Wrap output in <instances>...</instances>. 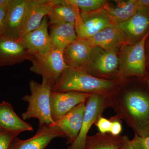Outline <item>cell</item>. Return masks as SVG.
Wrapping results in <instances>:
<instances>
[{
  "label": "cell",
  "instance_id": "44dd1931",
  "mask_svg": "<svg viewBox=\"0 0 149 149\" xmlns=\"http://www.w3.org/2000/svg\"><path fill=\"white\" fill-rule=\"evenodd\" d=\"M51 42L54 49L64 51L77 39L74 25L70 23L53 24L49 26Z\"/></svg>",
  "mask_w": 149,
  "mask_h": 149
},
{
  "label": "cell",
  "instance_id": "4dcf8cb0",
  "mask_svg": "<svg viewBox=\"0 0 149 149\" xmlns=\"http://www.w3.org/2000/svg\"><path fill=\"white\" fill-rule=\"evenodd\" d=\"M13 1V0H0V7L5 9L7 11Z\"/></svg>",
  "mask_w": 149,
  "mask_h": 149
},
{
  "label": "cell",
  "instance_id": "6da1fadb",
  "mask_svg": "<svg viewBox=\"0 0 149 149\" xmlns=\"http://www.w3.org/2000/svg\"><path fill=\"white\" fill-rule=\"evenodd\" d=\"M109 97L116 116L124 120L136 135L149 136V88L145 79L142 84L118 94L111 93Z\"/></svg>",
  "mask_w": 149,
  "mask_h": 149
},
{
  "label": "cell",
  "instance_id": "5b68a950",
  "mask_svg": "<svg viewBox=\"0 0 149 149\" xmlns=\"http://www.w3.org/2000/svg\"><path fill=\"white\" fill-rule=\"evenodd\" d=\"M111 107L109 95L94 93L86 100L82 128L79 135L67 149H84L89 130L105 110Z\"/></svg>",
  "mask_w": 149,
  "mask_h": 149
},
{
  "label": "cell",
  "instance_id": "52a82bcc",
  "mask_svg": "<svg viewBox=\"0 0 149 149\" xmlns=\"http://www.w3.org/2000/svg\"><path fill=\"white\" fill-rule=\"evenodd\" d=\"M70 6L75 12L74 27L77 38L87 39L105 28L116 25L98 10L80 12L76 7Z\"/></svg>",
  "mask_w": 149,
  "mask_h": 149
},
{
  "label": "cell",
  "instance_id": "4316f807",
  "mask_svg": "<svg viewBox=\"0 0 149 149\" xmlns=\"http://www.w3.org/2000/svg\"><path fill=\"white\" fill-rule=\"evenodd\" d=\"M95 124L99 129L100 133L103 134L109 133L111 125V120L107 119L101 116Z\"/></svg>",
  "mask_w": 149,
  "mask_h": 149
},
{
  "label": "cell",
  "instance_id": "5bb4252c",
  "mask_svg": "<svg viewBox=\"0 0 149 149\" xmlns=\"http://www.w3.org/2000/svg\"><path fill=\"white\" fill-rule=\"evenodd\" d=\"M93 49L87 39L77 38L63 51L65 64L68 67L83 70L90 63Z\"/></svg>",
  "mask_w": 149,
  "mask_h": 149
},
{
  "label": "cell",
  "instance_id": "277c9868",
  "mask_svg": "<svg viewBox=\"0 0 149 149\" xmlns=\"http://www.w3.org/2000/svg\"><path fill=\"white\" fill-rule=\"evenodd\" d=\"M149 35V32L138 42L127 45L123 48L119 59L120 76L145 77L147 69L146 44Z\"/></svg>",
  "mask_w": 149,
  "mask_h": 149
},
{
  "label": "cell",
  "instance_id": "9c48e42d",
  "mask_svg": "<svg viewBox=\"0 0 149 149\" xmlns=\"http://www.w3.org/2000/svg\"><path fill=\"white\" fill-rule=\"evenodd\" d=\"M49 27L48 17L46 16L39 27L19 39L30 55L44 54L53 49Z\"/></svg>",
  "mask_w": 149,
  "mask_h": 149
},
{
  "label": "cell",
  "instance_id": "603a6c76",
  "mask_svg": "<svg viewBox=\"0 0 149 149\" xmlns=\"http://www.w3.org/2000/svg\"><path fill=\"white\" fill-rule=\"evenodd\" d=\"M47 17L49 26L65 23L74 25L75 24L74 8L68 5L56 4L53 3Z\"/></svg>",
  "mask_w": 149,
  "mask_h": 149
},
{
  "label": "cell",
  "instance_id": "e0dca14e",
  "mask_svg": "<svg viewBox=\"0 0 149 149\" xmlns=\"http://www.w3.org/2000/svg\"><path fill=\"white\" fill-rule=\"evenodd\" d=\"M87 40L93 47H98L105 50L129 44L128 38L117 25L105 28Z\"/></svg>",
  "mask_w": 149,
  "mask_h": 149
},
{
  "label": "cell",
  "instance_id": "ffe728a7",
  "mask_svg": "<svg viewBox=\"0 0 149 149\" xmlns=\"http://www.w3.org/2000/svg\"><path fill=\"white\" fill-rule=\"evenodd\" d=\"M116 6H111L107 3L104 6L97 10L107 17L115 24L129 19L137 12L139 8L137 0L118 1Z\"/></svg>",
  "mask_w": 149,
  "mask_h": 149
},
{
  "label": "cell",
  "instance_id": "f1b7e54d",
  "mask_svg": "<svg viewBox=\"0 0 149 149\" xmlns=\"http://www.w3.org/2000/svg\"><path fill=\"white\" fill-rule=\"evenodd\" d=\"M119 149H135L133 148L131 140L127 136H122V141Z\"/></svg>",
  "mask_w": 149,
  "mask_h": 149
},
{
  "label": "cell",
  "instance_id": "7c38bea8",
  "mask_svg": "<svg viewBox=\"0 0 149 149\" xmlns=\"http://www.w3.org/2000/svg\"><path fill=\"white\" fill-rule=\"evenodd\" d=\"M65 138L59 128L52 125L39 126L35 136L27 140H21L17 137L10 149H45L53 139Z\"/></svg>",
  "mask_w": 149,
  "mask_h": 149
},
{
  "label": "cell",
  "instance_id": "ac0fdd59",
  "mask_svg": "<svg viewBox=\"0 0 149 149\" xmlns=\"http://www.w3.org/2000/svg\"><path fill=\"white\" fill-rule=\"evenodd\" d=\"M52 0H30L29 10L19 39L39 27L47 16L53 5Z\"/></svg>",
  "mask_w": 149,
  "mask_h": 149
},
{
  "label": "cell",
  "instance_id": "d6986e66",
  "mask_svg": "<svg viewBox=\"0 0 149 149\" xmlns=\"http://www.w3.org/2000/svg\"><path fill=\"white\" fill-rule=\"evenodd\" d=\"M0 128L17 135L24 131H33L31 124L19 117L12 105L5 101L0 103Z\"/></svg>",
  "mask_w": 149,
  "mask_h": 149
},
{
  "label": "cell",
  "instance_id": "7402d4cb",
  "mask_svg": "<svg viewBox=\"0 0 149 149\" xmlns=\"http://www.w3.org/2000/svg\"><path fill=\"white\" fill-rule=\"evenodd\" d=\"M122 136H114L109 133L99 132L87 136L84 149H119Z\"/></svg>",
  "mask_w": 149,
  "mask_h": 149
},
{
  "label": "cell",
  "instance_id": "30bf717a",
  "mask_svg": "<svg viewBox=\"0 0 149 149\" xmlns=\"http://www.w3.org/2000/svg\"><path fill=\"white\" fill-rule=\"evenodd\" d=\"M91 95L76 92L52 91L50 103L52 119L54 122L58 120L77 105L86 101Z\"/></svg>",
  "mask_w": 149,
  "mask_h": 149
},
{
  "label": "cell",
  "instance_id": "8992f818",
  "mask_svg": "<svg viewBox=\"0 0 149 149\" xmlns=\"http://www.w3.org/2000/svg\"><path fill=\"white\" fill-rule=\"evenodd\" d=\"M63 51L53 49L48 53L30 55L31 72L49 80L54 84L68 67L65 62Z\"/></svg>",
  "mask_w": 149,
  "mask_h": 149
},
{
  "label": "cell",
  "instance_id": "ba28073f",
  "mask_svg": "<svg viewBox=\"0 0 149 149\" xmlns=\"http://www.w3.org/2000/svg\"><path fill=\"white\" fill-rule=\"evenodd\" d=\"M30 0H13L7 11L2 36L19 39L29 10Z\"/></svg>",
  "mask_w": 149,
  "mask_h": 149
},
{
  "label": "cell",
  "instance_id": "cb8c5ba5",
  "mask_svg": "<svg viewBox=\"0 0 149 149\" xmlns=\"http://www.w3.org/2000/svg\"><path fill=\"white\" fill-rule=\"evenodd\" d=\"M53 2L56 4L74 6L84 13L99 10L107 3L104 0H53Z\"/></svg>",
  "mask_w": 149,
  "mask_h": 149
},
{
  "label": "cell",
  "instance_id": "8fae6325",
  "mask_svg": "<svg viewBox=\"0 0 149 149\" xmlns=\"http://www.w3.org/2000/svg\"><path fill=\"white\" fill-rule=\"evenodd\" d=\"M117 26L128 38L129 45L138 42L149 32V9L139 7L133 16Z\"/></svg>",
  "mask_w": 149,
  "mask_h": 149
},
{
  "label": "cell",
  "instance_id": "7a4b0ae2",
  "mask_svg": "<svg viewBox=\"0 0 149 149\" xmlns=\"http://www.w3.org/2000/svg\"><path fill=\"white\" fill-rule=\"evenodd\" d=\"M117 85L116 80L99 78L83 70L68 67L54 84L52 91L110 95Z\"/></svg>",
  "mask_w": 149,
  "mask_h": 149
},
{
  "label": "cell",
  "instance_id": "83f0119b",
  "mask_svg": "<svg viewBox=\"0 0 149 149\" xmlns=\"http://www.w3.org/2000/svg\"><path fill=\"white\" fill-rule=\"evenodd\" d=\"M111 125L109 133L113 136H118L120 135L122 130V126L120 120L116 116L111 119Z\"/></svg>",
  "mask_w": 149,
  "mask_h": 149
},
{
  "label": "cell",
  "instance_id": "3957f363",
  "mask_svg": "<svg viewBox=\"0 0 149 149\" xmlns=\"http://www.w3.org/2000/svg\"><path fill=\"white\" fill-rule=\"evenodd\" d=\"M53 85V83L45 78H42L41 83L34 80L30 81L31 94L22 98V100L28 103L27 110L22 115L23 120L37 118L39 120V126L53 124L50 103L51 93Z\"/></svg>",
  "mask_w": 149,
  "mask_h": 149
},
{
  "label": "cell",
  "instance_id": "2e32d148",
  "mask_svg": "<svg viewBox=\"0 0 149 149\" xmlns=\"http://www.w3.org/2000/svg\"><path fill=\"white\" fill-rule=\"evenodd\" d=\"M30 59V55L19 40L0 37V66L14 65Z\"/></svg>",
  "mask_w": 149,
  "mask_h": 149
},
{
  "label": "cell",
  "instance_id": "d6a6232c",
  "mask_svg": "<svg viewBox=\"0 0 149 149\" xmlns=\"http://www.w3.org/2000/svg\"><path fill=\"white\" fill-rule=\"evenodd\" d=\"M144 79H145V81H146L147 84H148V86L149 88V72H148L147 71L146 72V75L144 77Z\"/></svg>",
  "mask_w": 149,
  "mask_h": 149
},
{
  "label": "cell",
  "instance_id": "9a60e30c",
  "mask_svg": "<svg viewBox=\"0 0 149 149\" xmlns=\"http://www.w3.org/2000/svg\"><path fill=\"white\" fill-rule=\"evenodd\" d=\"M118 51V47L106 50L98 47H94L90 63L86 68L90 67L96 72L102 74L113 73L117 69L119 64Z\"/></svg>",
  "mask_w": 149,
  "mask_h": 149
},
{
  "label": "cell",
  "instance_id": "1f68e13d",
  "mask_svg": "<svg viewBox=\"0 0 149 149\" xmlns=\"http://www.w3.org/2000/svg\"><path fill=\"white\" fill-rule=\"evenodd\" d=\"M139 7L149 9V0H137Z\"/></svg>",
  "mask_w": 149,
  "mask_h": 149
},
{
  "label": "cell",
  "instance_id": "484cf974",
  "mask_svg": "<svg viewBox=\"0 0 149 149\" xmlns=\"http://www.w3.org/2000/svg\"><path fill=\"white\" fill-rule=\"evenodd\" d=\"M131 141L135 149H149V136L142 138L135 134Z\"/></svg>",
  "mask_w": 149,
  "mask_h": 149
},
{
  "label": "cell",
  "instance_id": "4fadbf2b",
  "mask_svg": "<svg viewBox=\"0 0 149 149\" xmlns=\"http://www.w3.org/2000/svg\"><path fill=\"white\" fill-rule=\"evenodd\" d=\"M86 101L77 105L50 125L57 127L63 132L67 140V144H72L80 133L83 123Z\"/></svg>",
  "mask_w": 149,
  "mask_h": 149
},
{
  "label": "cell",
  "instance_id": "d4e9b609",
  "mask_svg": "<svg viewBox=\"0 0 149 149\" xmlns=\"http://www.w3.org/2000/svg\"><path fill=\"white\" fill-rule=\"evenodd\" d=\"M17 136V134L0 128V149H10L13 142Z\"/></svg>",
  "mask_w": 149,
  "mask_h": 149
},
{
  "label": "cell",
  "instance_id": "f546056e",
  "mask_svg": "<svg viewBox=\"0 0 149 149\" xmlns=\"http://www.w3.org/2000/svg\"><path fill=\"white\" fill-rule=\"evenodd\" d=\"M6 14L7 11L5 9L0 7V37L2 35Z\"/></svg>",
  "mask_w": 149,
  "mask_h": 149
}]
</instances>
